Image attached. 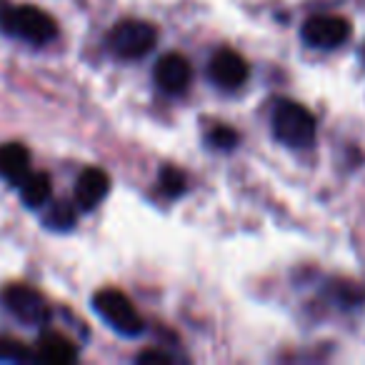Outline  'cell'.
Returning <instances> with one entry per match:
<instances>
[{
  "label": "cell",
  "mask_w": 365,
  "mask_h": 365,
  "mask_svg": "<svg viewBox=\"0 0 365 365\" xmlns=\"http://www.w3.org/2000/svg\"><path fill=\"white\" fill-rule=\"evenodd\" d=\"M33 360H36V350L16 338L0 335V363H33Z\"/></svg>",
  "instance_id": "5bb4252c"
},
{
  "label": "cell",
  "mask_w": 365,
  "mask_h": 365,
  "mask_svg": "<svg viewBox=\"0 0 365 365\" xmlns=\"http://www.w3.org/2000/svg\"><path fill=\"white\" fill-rule=\"evenodd\" d=\"M108 193H110V175L101 168H86L76 180L73 200H76L78 210L91 213L106 200Z\"/></svg>",
  "instance_id": "ba28073f"
},
{
  "label": "cell",
  "mask_w": 365,
  "mask_h": 365,
  "mask_svg": "<svg viewBox=\"0 0 365 365\" xmlns=\"http://www.w3.org/2000/svg\"><path fill=\"white\" fill-rule=\"evenodd\" d=\"M76 220H78L76 200H73V203H68V200H58V203H53L51 208H48V213L43 215V223H46V228L58 230V233H66V230H71L73 225H76Z\"/></svg>",
  "instance_id": "4fadbf2b"
},
{
  "label": "cell",
  "mask_w": 365,
  "mask_h": 365,
  "mask_svg": "<svg viewBox=\"0 0 365 365\" xmlns=\"http://www.w3.org/2000/svg\"><path fill=\"white\" fill-rule=\"evenodd\" d=\"M185 173L178 170V168H163L160 170V178H158V188L165 198H178V195L185 193Z\"/></svg>",
  "instance_id": "9a60e30c"
},
{
  "label": "cell",
  "mask_w": 365,
  "mask_h": 365,
  "mask_svg": "<svg viewBox=\"0 0 365 365\" xmlns=\"http://www.w3.org/2000/svg\"><path fill=\"white\" fill-rule=\"evenodd\" d=\"M0 303L8 313L16 320H21L28 328H38V325H46L48 318H51V310H48V303L38 290H33L31 285L23 283H13L8 288H3L0 293Z\"/></svg>",
  "instance_id": "5b68a950"
},
{
  "label": "cell",
  "mask_w": 365,
  "mask_h": 365,
  "mask_svg": "<svg viewBox=\"0 0 365 365\" xmlns=\"http://www.w3.org/2000/svg\"><path fill=\"white\" fill-rule=\"evenodd\" d=\"M21 188V200L28 205V208L38 210L43 208V205H48V200H51L53 195V180L48 173H28L26 180L18 185Z\"/></svg>",
  "instance_id": "7c38bea8"
},
{
  "label": "cell",
  "mask_w": 365,
  "mask_h": 365,
  "mask_svg": "<svg viewBox=\"0 0 365 365\" xmlns=\"http://www.w3.org/2000/svg\"><path fill=\"white\" fill-rule=\"evenodd\" d=\"M135 360H138V363H160V365L173 363L170 355L160 353V350H143V353H138Z\"/></svg>",
  "instance_id": "e0dca14e"
},
{
  "label": "cell",
  "mask_w": 365,
  "mask_h": 365,
  "mask_svg": "<svg viewBox=\"0 0 365 365\" xmlns=\"http://www.w3.org/2000/svg\"><path fill=\"white\" fill-rule=\"evenodd\" d=\"M300 38L310 48L333 51L350 38V23L340 16H313L303 23Z\"/></svg>",
  "instance_id": "8992f818"
},
{
  "label": "cell",
  "mask_w": 365,
  "mask_h": 365,
  "mask_svg": "<svg viewBox=\"0 0 365 365\" xmlns=\"http://www.w3.org/2000/svg\"><path fill=\"white\" fill-rule=\"evenodd\" d=\"M78 358V348L71 338H66L63 333L56 330H46V333L38 338L36 345V360L48 365H68L76 363Z\"/></svg>",
  "instance_id": "30bf717a"
},
{
  "label": "cell",
  "mask_w": 365,
  "mask_h": 365,
  "mask_svg": "<svg viewBox=\"0 0 365 365\" xmlns=\"http://www.w3.org/2000/svg\"><path fill=\"white\" fill-rule=\"evenodd\" d=\"M208 76L215 86L233 91V88L243 86V83L248 81V63H245V58L240 56V53L230 51V48H223V51H218L210 58Z\"/></svg>",
  "instance_id": "9c48e42d"
},
{
  "label": "cell",
  "mask_w": 365,
  "mask_h": 365,
  "mask_svg": "<svg viewBox=\"0 0 365 365\" xmlns=\"http://www.w3.org/2000/svg\"><path fill=\"white\" fill-rule=\"evenodd\" d=\"M31 173V150L23 143H3L0 145V178L13 185H21Z\"/></svg>",
  "instance_id": "8fae6325"
},
{
  "label": "cell",
  "mask_w": 365,
  "mask_h": 365,
  "mask_svg": "<svg viewBox=\"0 0 365 365\" xmlns=\"http://www.w3.org/2000/svg\"><path fill=\"white\" fill-rule=\"evenodd\" d=\"M205 140H208V145L215 148V150H233V148L238 145V133L228 125H215L213 130L205 135Z\"/></svg>",
  "instance_id": "2e32d148"
},
{
  "label": "cell",
  "mask_w": 365,
  "mask_h": 365,
  "mask_svg": "<svg viewBox=\"0 0 365 365\" xmlns=\"http://www.w3.org/2000/svg\"><path fill=\"white\" fill-rule=\"evenodd\" d=\"M363 51H365V48H363Z\"/></svg>",
  "instance_id": "ac0fdd59"
},
{
  "label": "cell",
  "mask_w": 365,
  "mask_h": 365,
  "mask_svg": "<svg viewBox=\"0 0 365 365\" xmlns=\"http://www.w3.org/2000/svg\"><path fill=\"white\" fill-rule=\"evenodd\" d=\"M153 78H155V86L160 88V91L170 93V96H178V93H182L190 86L193 68H190L188 58L180 56V53H165L163 58H158Z\"/></svg>",
  "instance_id": "52a82bcc"
},
{
  "label": "cell",
  "mask_w": 365,
  "mask_h": 365,
  "mask_svg": "<svg viewBox=\"0 0 365 365\" xmlns=\"http://www.w3.org/2000/svg\"><path fill=\"white\" fill-rule=\"evenodd\" d=\"M270 125H273V135L288 148H310L318 135V123L313 113L288 98L275 103Z\"/></svg>",
  "instance_id": "6da1fadb"
},
{
  "label": "cell",
  "mask_w": 365,
  "mask_h": 365,
  "mask_svg": "<svg viewBox=\"0 0 365 365\" xmlns=\"http://www.w3.org/2000/svg\"><path fill=\"white\" fill-rule=\"evenodd\" d=\"M93 310L115 330L118 335L125 338H138L143 333V318L138 315L135 305L130 303L125 293L115 288H103L93 295Z\"/></svg>",
  "instance_id": "3957f363"
},
{
  "label": "cell",
  "mask_w": 365,
  "mask_h": 365,
  "mask_svg": "<svg viewBox=\"0 0 365 365\" xmlns=\"http://www.w3.org/2000/svg\"><path fill=\"white\" fill-rule=\"evenodd\" d=\"M0 28L13 38H21L33 46L53 41L58 33V26L46 11L36 6H11L0 11Z\"/></svg>",
  "instance_id": "7a4b0ae2"
},
{
  "label": "cell",
  "mask_w": 365,
  "mask_h": 365,
  "mask_svg": "<svg viewBox=\"0 0 365 365\" xmlns=\"http://www.w3.org/2000/svg\"><path fill=\"white\" fill-rule=\"evenodd\" d=\"M155 41V28L148 21H138V18H125V21L115 23L108 33V48L113 56L123 58V61H138V58L148 56Z\"/></svg>",
  "instance_id": "277c9868"
}]
</instances>
